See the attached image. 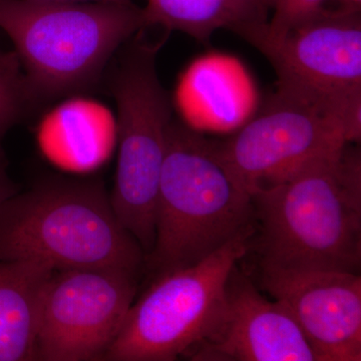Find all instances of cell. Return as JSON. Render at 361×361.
Returning a JSON list of instances; mask_svg holds the SVG:
<instances>
[{
  "instance_id": "5b68a950",
  "label": "cell",
  "mask_w": 361,
  "mask_h": 361,
  "mask_svg": "<svg viewBox=\"0 0 361 361\" xmlns=\"http://www.w3.org/2000/svg\"><path fill=\"white\" fill-rule=\"evenodd\" d=\"M144 32L120 49L109 73V90L118 109V133L111 204L146 257L155 243L157 200L173 113L157 71L167 37L151 42Z\"/></svg>"
},
{
  "instance_id": "8992f818",
  "label": "cell",
  "mask_w": 361,
  "mask_h": 361,
  "mask_svg": "<svg viewBox=\"0 0 361 361\" xmlns=\"http://www.w3.org/2000/svg\"><path fill=\"white\" fill-rule=\"evenodd\" d=\"M265 25L241 35L269 61L277 92L337 118L348 142L361 139V11L341 4L319 13L279 37Z\"/></svg>"
},
{
  "instance_id": "7a4b0ae2",
  "label": "cell",
  "mask_w": 361,
  "mask_h": 361,
  "mask_svg": "<svg viewBox=\"0 0 361 361\" xmlns=\"http://www.w3.org/2000/svg\"><path fill=\"white\" fill-rule=\"evenodd\" d=\"M255 231L252 195L218 142L173 118L157 200L155 243L145 257L154 277L197 264L231 240Z\"/></svg>"
},
{
  "instance_id": "6da1fadb",
  "label": "cell",
  "mask_w": 361,
  "mask_h": 361,
  "mask_svg": "<svg viewBox=\"0 0 361 361\" xmlns=\"http://www.w3.org/2000/svg\"><path fill=\"white\" fill-rule=\"evenodd\" d=\"M353 145L252 195L260 270L360 274L361 155Z\"/></svg>"
},
{
  "instance_id": "ba28073f",
  "label": "cell",
  "mask_w": 361,
  "mask_h": 361,
  "mask_svg": "<svg viewBox=\"0 0 361 361\" xmlns=\"http://www.w3.org/2000/svg\"><path fill=\"white\" fill-rule=\"evenodd\" d=\"M137 273L54 270L40 310L35 360H104L137 293Z\"/></svg>"
},
{
  "instance_id": "ac0fdd59",
  "label": "cell",
  "mask_w": 361,
  "mask_h": 361,
  "mask_svg": "<svg viewBox=\"0 0 361 361\" xmlns=\"http://www.w3.org/2000/svg\"><path fill=\"white\" fill-rule=\"evenodd\" d=\"M341 4H349V6H360L361 0H339Z\"/></svg>"
},
{
  "instance_id": "2e32d148",
  "label": "cell",
  "mask_w": 361,
  "mask_h": 361,
  "mask_svg": "<svg viewBox=\"0 0 361 361\" xmlns=\"http://www.w3.org/2000/svg\"><path fill=\"white\" fill-rule=\"evenodd\" d=\"M7 161L4 151L0 148V207L4 205L13 195L18 193L16 184L7 172Z\"/></svg>"
},
{
  "instance_id": "7c38bea8",
  "label": "cell",
  "mask_w": 361,
  "mask_h": 361,
  "mask_svg": "<svg viewBox=\"0 0 361 361\" xmlns=\"http://www.w3.org/2000/svg\"><path fill=\"white\" fill-rule=\"evenodd\" d=\"M54 268L0 260V361H33L45 289Z\"/></svg>"
},
{
  "instance_id": "3957f363",
  "label": "cell",
  "mask_w": 361,
  "mask_h": 361,
  "mask_svg": "<svg viewBox=\"0 0 361 361\" xmlns=\"http://www.w3.org/2000/svg\"><path fill=\"white\" fill-rule=\"evenodd\" d=\"M0 260L139 273L145 253L99 180L44 178L0 207Z\"/></svg>"
},
{
  "instance_id": "8fae6325",
  "label": "cell",
  "mask_w": 361,
  "mask_h": 361,
  "mask_svg": "<svg viewBox=\"0 0 361 361\" xmlns=\"http://www.w3.org/2000/svg\"><path fill=\"white\" fill-rule=\"evenodd\" d=\"M197 361H319L293 316L232 270L224 310L210 336L187 356Z\"/></svg>"
},
{
  "instance_id": "e0dca14e",
  "label": "cell",
  "mask_w": 361,
  "mask_h": 361,
  "mask_svg": "<svg viewBox=\"0 0 361 361\" xmlns=\"http://www.w3.org/2000/svg\"><path fill=\"white\" fill-rule=\"evenodd\" d=\"M40 1L56 2H111V4H130L133 0H40Z\"/></svg>"
},
{
  "instance_id": "9c48e42d",
  "label": "cell",
  "mask_w": 361,
  "mask_h": 361,
  "mask_svg": "<svg viewBox=\"0 0 361 361\" xmlns=\"http://www.w3.org/2000/svg\"><path fill=\"white\" fill-rule=\"evenodd\" d=\"M348 142L337 118L294 97L275 92L264 111L229 141L221 157L251 195L279 184L311 161Z\"/></svg>"
},
{
  "instance_id": "5bb4252c",
  "label": "cell",
  "mask_w": 361,
  "mask_h": 361,
  "mask_svg": "<svg viewBox=\"0 0 361 361\" xmlns=\"http://www.w3.org/2000/svg\"><path fill=\"white\" fill-rule=\"evenodd\" d=\"M33 110L20 61L14 51H0V142Z\"/></svg>"
},
{
  "instance_id": "277c9868",
  "label": "cell",
  "mask_w": 361,
  "mask_h": 361,
  "mask_svg": "<svg viewBox=\"0 0 361 361\" xmlns=\"http://www.w3.org/2000/svg\"><path fill=\"white\" fill-rule=\"evenodd\" d=\"M0 30L13 42L37 109L94 89L116 52L148 28L134 2L0 0Z\"/></svg>"
},
{
  "instance_id": "4fadbf2b",
  "label": "cell",
  "mask_w": 361,
  "mask_h": 361,
  "mask_svg": "<svg viewBox=\"0 0 361 361\" xmlns=\"http://www.w3.org/2000/svg\"><path fill=\"white\" fill-rule=\"evenodd\" d=\"M273 0H146L142 7L147 28L160 26L166 32H184L203 44L214 33H244L266 25Z\"/></svg>"
},
{
  "instance_id": "30bf717a",
  "label": "cell",
  "mask_w": 361,
  "mask_h": 361,
  "mask_svg": "<svg viewBox=\"0 0 361 361\" xmlns=\"http://www.w3.org/2000/svg\"><path fill=\"white\" fill-rule=\"evenodd\" d=\"M260 271L263 288L293 316L318 360H361L360 274Z\"/></svg>"
},
{
  "instance_id": "9a60e30c",
  "label": "cell",
  "mask_w": 361,
  "mask_h": 361,
  "mask_svg": "<svg viewBox=\"0 0 361 361\" xmlns=\"http://www.w3.org/2000/svg\"><path fill=\"white\" fill-rule=\"evenodd\" d=\"M326 0H273L267 25L262 27L268 37H279L312 18L325 6Z\"/></svg>"
},
{
  "instance_id": "52a82bcc",
  "label": "cell",
  "mask_w": 361,
  "mask_h": 361,
  "mask_svg": "<svg viewBox=\"0 0 361 361\" xmlns=\"http://www.w3.org/2000/svg\"><path fill=\"white\" fill-rule=\"evenodd\" d=\"M254 232L231 240L197 264L156 277L130 306L104 360L174 361L187 357L219 322L228 280L250 250Z\"/></svg>"
}]
</instances>
